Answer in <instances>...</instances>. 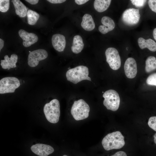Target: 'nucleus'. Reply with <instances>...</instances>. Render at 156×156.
Returning <instances> with one entry per match:
<instances>
[{
    "instance_id": "1",
    "label": "nucleus",
    "mask_w": 156,
    "mask_h": 156,
    "mask_svg": "<svg viewBox=\"0 0 156 156\" xmlns=\"http://www.w3.org/2000/svg\"><path fill=\"white\" fill-rule=\"evenodd\" d=\"M124 138L120 131H115L106 135L102 140V144L104 149L107 151L119 149L125 144Z\"/></svg>"
},
{
    "instance_id": "2",
    "label": "nucleus",
    "mask_w": 156,
    "mask_h": 156,
    "mask_svg": "<svg viewBox=\"0 0 156 156\" xmlns=\"http://www.w3.org/2000/svg\"><path fill=\"white\" fill-rule=\"evenodd\" d=\"M88 75V68L81 65L68 70L66 72V77L67 80L76 84L83 80L91 81Z\"/></svg>"
},
{
    "instance_id": "3",
    "label": "nucleus",
    "mask_w": 156,
    "mask_h": 156,
    "mask_svg": "<svg viewBox=\"0 0 156 156\" xmlns=\"http://www.w3.org/2000/svg\"><path fill=\"white\" fill-rule=\"evenodd\" d=\"M43 112L47 120L53 123L57 122L60 116V104L59 101L54 99L46 104Z\"/></svg>"
},
{
    "instance_id": "4",
    "label": "nucleus",
    "mask_w": 156,
    "mask_h": 156,
    "mask_svg": "<svg viewBox=\"0 0 156 156\" xmlns=\"http://www.w3.org/2000/svg\"><path fill=\"white\" fill-rule=\"evenodd\" d=\"M90 107L89 105L82 99L74 101L71 109V113L76 120L87 118L89 115Z\"/></svg>"
},
{
    "instance_id": "5",
    "label": "nucleus",
    "mask_w": 156,
    "mask_h": 156,
    "mask_svg": "<svg viewBox=\"0 0 156 156\" xmlns=\"http://www.w3.org/2000/svg\"><path fill=\"white\" fill-rule=\"evenodd\" d=\"M104 98L103 104L107 109L113 111L117 110L119 108L120 100L118 92L113 90L106 91L103 94Z\"/></svg>"
},
{
    "instance_id": "6",
    "label": "nucleus",
    "mask_w": 156,
    "mask_h": 156,
    "mask_svg": "<svg viewBox=\"0 0 156 156\" xmlns=\"http://www.w3.org/2000/svg\"><path fill=\"white\" fill-rule=\"evenodd\" d=\"M20 85V81L16 77H4L0 80V94L13 93Z\"/></svg>"
},
{
    "instance_id": "7",
    "label": "nucleus",
    "mask_w": 156,
    "mask_h": 156,
    "mask_svg": "<svg viewBox=\"0 0 156 156\" xmlns=\"http://www.w3.org/2000/svg\"><path fill=\"white\" fill-rule=\"evenodd\" d=\"M106 61L110 67L114 70H117L120 68L121 59L118 50L115 48L109 47L105 52Z\"/></svg>"
},
{
    "instance_id": "8",
    "label": "nucleus",
    "mask_w": 156,
    "mask_h": 156,
    "mask_svg": "<svg viewBox=\"0 0 156 156\" xmlns=\"http://www.w3.org/2000/svg\"><path fill=\"white\" fill-rule=\"evenodd\" d=\"M140 15L138 10L129 8L125 10L122 16L123 22L128 25H133L139 22Z\"/></svg>"
},
{
    "instance_id": "9",
    "label": "nucleus",
    "mask_w": 156,
    "mask_h": 156,
    "mask_svg": "<svg viewBox=\"0 0 156 156\" xmlns=\"http://www.w3.org/2000/svg\"><path fill=\"white\" fill-rule=\"evenodd\" d=\"M48 55L47 52L43 49H38L31 51L28 55V64L31 67H35L38 65L39 61L46 59Z\"/></svg>"
},
{
    "instance_id": "10",
    "label": "nucleus",
    "mask_w": 156,
    "mask_h": 156,
    "mask_svg": "<svg viewBox=\"0 0 156 156\" xmlns=\"http://www.w3.org/2000/svg\"><path fill=\"white\" fill-rule=\"evenodd\" d=\"M124 69L125 75L127 78L129 79L134 78L137 73L135 60L132 57L128 58L125 62Z\"/></svg>"
},
{
    "instance_id": "11",
    "label": "nucleus",
    "mask_w": 156,
    "mask_h": 156,
    "mask_svg": "<svg viewBox=\"0 0 156 156\" xmlns=\"http://www.w3.org/2000/svg\"><path fill=\"white\" fill-rule=\"evenodd\" d=\"M31 149L39 156H47L54 151V149L51 146L42 144L34 145L31 147Z\"/></svg>"
},
{
    "instance_id": "12",
    "label": "nucleus",
    "mask_w": 156,
    "mask_h": 156,
    "mask_svg": "<svg viewBox=\"0 0 156 156\" xmlns=\"http://www.w3.org/2000/svg\"><path fill=\"white\" fill-rule=\"evenodd\" d=\"M18 34L23 40V45L26 47L34 44L38 40V37L36 34L33 33H28L23 29H20Z\"/></svg>"
},
{
    "instance_id": "13",
    "label": "nucleus",
    "mask_w": 156,
    "mask_h": 156,
    "mask_svg": "<svg viewBox=\"0 0 156 156\" xmlns=\"http://www.w3.org/2000/svg\"><path fill=\"white\" fill-rule=\"evenodd\" d=\"M52 45L55 50L58 52L63 51L66 45L65 36L60 34H55L53 35L52 39Z\"/></svg>"
},
{
    "instance_id": "14",
    "label": "nucleus",
    "mask_w": 156,
    "mask_h": 156,
    "mask_svg": "<svg viewBox=\"0 0 156 156\" xmlns=\"http://www.w3.org/2000/svg\"><path fill=\"white\" fill-rule=\"evenodd\" d=\"M101 21L103 25H100L98 29L99 31L103 34H106L113 30L115 28V25L114 21L109 17H103Z\"/></svg>"
},
{
    "instance_id": "15",
    "label": "nucleus",
    "mask_w": 156,
    "mask_h": 156,
    "mask_svg": "<svg viewBox=\"0 0 156 156\" xmlns=\"http://www.w3.org/2000/svg\"><path fill=\"white\" fill-rule=\"evenodd\" d=\"M17 55L14 54L11 55L10 58L6 55L4 57V60H1V65L2 68L4 69H10L11 68L16 67V63L17 61Z\"/></svg>"
},
{
    "instance_id": "16",
    "label": "nucleus",
    "mask_w": 156,
    "mask_h": 156,
    "mask_svg": "<svg viewBox=\"0 0 156 156\" xmlns=\"http://www.w3.org/2000/svg\"><path fill=\"white\" fill-rule=\"evenodd\" d=\"M138 41L139 46L141 49L147 48L152 51L155 52L156 51V43L151 39L148 38L146 40L140 37L138 39Z\"/></svg>"
},
{
    "instance_id": "17",
    "label": "nucleus",
    "mask_w": 156,
    "mask_h": 156,
    "mask_svg": "<svg viewBox=\"0 0 156 156\" xmlns=\"http://www.w3.org/2000/svg\"><path fill=\"white\" fill-rule=\"evenodd\" d=\"M81 25L84 29L87 31H90L94 29L95 24L92 16L88 14H84L82 18Z\"/></svg>"
},
{
    "instance_id": "18",
    "label": "nucleus",
    "mask_w": 156,
    "mask_h": 156,
    "mask_svg": "<svg viewBox=\"0 0 156 156\" xmlns=\"http://www.w3.org/2000/svg\"><path fill=\"white\" fill-rule=\"evenodd\" d=\"M84 46L83 39L79 35L75 36L73 38V43L71 49L73 53L78 54L83 50Z\"/></svg>"
},
{
    "instance_id": "19",
    "label": "nucleus",
    "mask_w": 156,
    "mask_h": 156,
    "mask_svg": "<svg viewBox=\"0 0 156 156\" xmlns=\"http://www.w3.org/2000/svg\"><path fill=\"white\" fill-rule=\"evenodd\" d=\"M15 10V13L21 17H24L27 14V9L26 6L19 0L12 1Z\"/></svg>"
},
{
    "instance_id": "20",
    "label": "nucleus",
    "mask_w": 156,
    "mask_h": 156,
    "mask_svg": "<svg viewBox=\"0 0 156 156\" xmlns=\"http://www.w3.org/2000/svg\"><path fill=\"white\" fill-rule=\"evenodd\" d=\"M111 1L110 0H95L94 3V8L98 12H103L108 9Z\"/></svg>"
},
{
    "instance_id": "21",
    "label": "nucleus",
    "mask_w": 156,
    "mask_h": 156,
    "mask_svg": "<svg viewBox=\"0 0 156 156\" xmlns=\"http://www.w3.org/2000/svg\"><path fill=\"white\" fill-rule=\"evenodd\" d=\"M145 70L149 73L156 70V58L153 56H149L145 61Z\"/></svg>"
},
{
    "instance_id": "22",
    "label": "nucleus",
    "mask_w": 156,
    "mask_h": 156,
    "mask_svg": "<svg viewBox=\"0 0 156 156\" xmlns=\"http://www.w3.org/2000/svg\"><path fill=\"white\" fill-rule=\"evenodd\" d=\"M28 23L31 25H35L39 18V14L36 12L31 10H28L27 14Z\"/></svg>"
},
{
    "instance_id": "23",
    "label": "nucleus",
    "mask_w": 156,
    "mask_h": 156,
    "mask_svg": "<svg viewBox=\"0 0 156 156\" xmlns=\"http://www.w3.org/2000/svg\"><path fill=\"white\" fill-rule=\"evenodd\" d=\"M10 0H0V11L3 12H7L9 8Z\"/></svg>"
},
{
    "instance_id": "24",
    "label": "nucleus",
    "mask_w": 156,
    "mask_h": 156,
    "mask_svg": "<svg viewBox=\"0 0 156 156\" xmlns=\"http://www.w3.org/2000/svg\"><path fill=\"white\" fill-rule=\"evenodd\" d=\"M146 83L149 85L156 86V73L150 75L146 79Z\"/></svg>"
},
{
    "instance_id": "25",
    "label": "nucleus",
    "mask_w": 156,
    "mask_h": 156,
    "mask_svg": "<svg viewBox=\"0 0 156 156\" xmlns=\"http://www.w3.org/2000/svg\"><path fill=\"white\" fill-rule=\"evenodd\" d=\"M149 126L156 131V116H152L149 118L148 122Z\"/></svg>"
},
{
    "instance_id": "26",
    "label": "nucleus",
    "mask_w": 156,
    "mask_h": 156,
    "mask_svg": "<svg viewBox=\"0 0 156 156\" xmlns=\"http://www.w3.org/2000/svg\"><path fill=\"white\" fill-rule=\"evenodd\" d=\"M131 1L133 5L138 7H142L146 1V0H131Z\"/></svg>"
},
{
    "instance_id": "27",
    "label": "nucleus",
    "mask_w": 156,
    "mask_h": 156,
    "mask_svg": "<svg viewBox=\"0 0 156 156\" xmlns=\"http://www.w3.org/2000/svg\"><path fill=\"white\" fill-rule=\"evenodd\" d=\"M148 3L151 10L156 13V0H149L148 1Z\"/></svg>"
},
{
    "instance_id": "28",
    "label": "nucleus",
    "mask_w": 156,
    "mask_h": 156,
    "mask_svg": "<svg viewBox=\"0 0 156 156\" xmlns=\"http://www.w3.org/2000/svg\"><path fill=\"white\" fill-rule=\"evenodd\" d=\"M111 156H127L126 153L123 151H119Z\"/></svg>"
},
{
    "instance_id": "29",
    "label": "nucleus",
    "mask_w": 156,
    "mask_h": 156,
    "mask_svg": "<svg viewBox=\"0 0 156 156\" xmlns=\"http://www.w3.org/2000/svg\"><path fill=\"white\" fill-rule=\"evenodd\" d=\"M47 1L53 4L60 3L66 1L65 0H48Z\"/></svg>"
},
{
    "instance_id": "30",
    "label": "nucleus",
    "mask_w": 156,
    "mask_h": 156,
    "mask_svg": "<svg viewBox=\"0 0 156 156\" xmlns=\"http://www.w3.org/2000/svg\"><path fill=\"white\" fill-rule=\"evenodd\" d=\"M88 1H89L88 0H75V1L76 3L79 5L84 4Z\"/></svg>"
},
{
    "instance_id": "31",
    "label": "nucleus",
    "mask_w": 156,
    "mask_h": 156,
    "mask_svg": "<svg viewBox=\"0 0 156 156\" xmlns=\"http://www.w3.org/2000/svg\"><path fill=\"white\" fill-rule=\"evenodd\" d=\"M25 1L32 5L37 4L39 1L38 0H26Z\"/></svg>"
},
{
    "instance_id": "32",
    "label": "nucleus",
    "mask_w": 156,
    "mask_h": 156,
    "mask_svg": "<svg viewBox=\"0 0 156 156\" xmlns=\"http://www.w3.org/2000/svg\"><path fill=\"white\" fill-rule=\"evenodd\" d=\"M4 46V41L1 39H0V51L3 48Z\"/></svg>"
},
{
    "instance_id": "33",
    "label": "nucleus",
    "mask_w": 156,
    "mask_h": 156,
    "mask_svg": "<svg viewBox=\"0 0 156 156\" xmlns=\"http://www.w3.org/2000/svg\"><path fill=\"white\" fill-rule=\"evenodd\" d=\"M153 34L154 39L156 40V28H155L153 31Z\"/></svg>"
},
{
    "instance_id": "34",
    "label": "nucleus",
    "mask_w": 156,
    "mask_h": 156,
    "mask_svg": "<svg viewBox=\"0 0 156 156\" xmlns=\"http://www.w3.org/2000/svg\"><path fill=\"white\" fill-rule=\"evenodd\" d=\"M154 142L156 144V133H155L154 136Z\"/></svg>"
},
{
    "instance_id": "35",
    "label": "nucleus",
    "mask_w": 156,
    "mask_h": 156,
    "mask_svg": "<svg viewBox=\"0 0 156 156\" xmlns=\"http://www.w3.org/2000/svg\"><path fill=\"white\" fill-rule=\"evenodd\" d=\"M62 156H67V155H63Z\"/></svg>"
}]
</instances>
